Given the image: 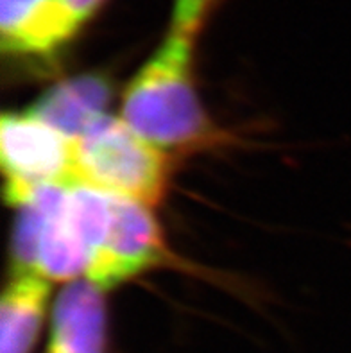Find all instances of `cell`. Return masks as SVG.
Instances as JSON below:
<instances>
[{"label":"cell","instance_id":"1","mask_svg":"<svg viewBox=\"0 0 351 353\" xmlns=\"http://www.w3.org/2000/svg\"><path fill=\"white\" fill-rule=\"evenodd\" d=\"M192 38L172 31L126 90L122 117L160 151H190L217 140L192 81Z\"/></svg>","mask_w":351,"mask_h":353},{"label":"cell","instance_id":"2","mask_svg":"<svg viewBox=\"0 0 351 353\" xmlns=\"http://www.w3.org/2000/svg\"><path fill=\"white\" fill-rule=\"evenodd\" d=\"M167 179L165 152L143 140L126 121L99 117L74 140V183L152 206L163 197Z\"/></svg>","mask_w":351,"mask_h":353},{"label":"cell","instance_id":"3","mask_svg":"<svg viewBox=\"0 0 351 353\" xmlns=\"http://www.w3.org/2000/svg\"><path fill=\"white\" fill-rule=\"evenodd\" d=\"M0 161L6 199L14 206L38 187L74 183V140L31 112L2 117Z\"/></svg>","mask_w":351,"mask_h":353},{"label":"cell","instance_id":"4","mask_svg":"<svg viewBox=\"0 0 351 353\" xmlns=\"http://www.w3.org/2000/svg\"><path fill=\"white\" fill-rule=\"evenodd\" d=\"M146 206L110 194L112 221L103 248L90 264V282L101 289L119 285L134 274L169 262L160 226Z\"/></svg>","mask_w":351,"mask_h":353},{"label":"cell","instance_id":"5","mask_svg":"<svg viewBox=\"0 0 351 353\" xmlns=\"http://www.w3.org/2000/svg\"><path fill=\"white\" fill-rule=\"evenodd\" d=\"M79 29L61 0H0L2 52L47 61Z\"/></svg>","mask_w":351,"mask_h":353},{"label":"cell","instance_id":"6","mask_svg":"<svg viewBox=\"0 0 351 353\" xmlns=\"http://www.w3.org/2000/svg\"><path fill=\"white\" fill-rule=\"evenodd\" d=\"M47 353H108L106 307L101 287L79 282L59 294Z\"/></svg>","mask_w":351,"mask_h":353},{"label":"cell","instance_id":"7","mask_svg":"<svg viewBox=\"0 0 351 353\" xmlns=\"http://www.w3.org/2000/svg\"><path fill=\"white\" fill-rule=\"evenodd\" d=\"M112 99V85L101 74H86L63 81L50 88L31 113L52 125L54 130L76 140L103 117Z\"/></svg>","mask_w":351,"mask_h":353},{"label":"cell","instance_id":"8","mask_svg":"<svg viewBox=\"0 0 351 353\" xmlns=\"http://www.w3.org/2000/svg\"><path fill=\"white\" fill-rule=\"evenodd\" d=\"M49 283L36 273H14L0 307V353H32L45 318Z\"/></svg>","mask_w":351,"mask_h":353},{"label":"cell","instance_id":"9","mask_svg":"<svg viewBox=\"0 0 351 353\" xmlns=\"http://www.w3.org/2000/svg\"><path fill=\"white\" fill-rule=\"evenodd\" d=\"M90 264L92 253L67 223L63 205L61 210L54 214L49 223L45 224L32 271L50 280H70L83 271L88 273Z\"/></svg>","mask_w":351,"mask_h":353},{"label":"cell","instance_id":"10","mask_svg":"<svg viewBox=\"0 0 351 353\" xmlns=\"http://www.w3.org/2000/svg\"><path fill=\"white\" fill-rule=\"evenodd\" d=\"M210 2L212 0H176L172 31L192 38L199 29L201 20L206 14Z\"/></svg>","mask_w":351,"mask_h":353},{"label":"cell","instance_id":"11","mask_svg":"<svg viewBox=\"0 0 351 353\" xmlns=\"http://www.w3.org/2000/svg\"><path fill=\"white\" fill-rule=\"evenodd\" d=\"M61 2L79 27L103 4V0H61Z\"/></svg>","mask_w":351,"mask_h":353}]
</instances>
